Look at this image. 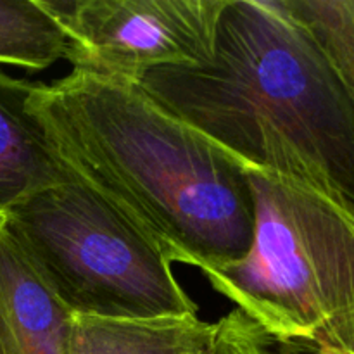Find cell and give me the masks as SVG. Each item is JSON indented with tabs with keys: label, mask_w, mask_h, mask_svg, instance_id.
Instances as JSON below:
<instances>
[{
	"label": "cell",
	"mask_w": 354,
	"mask_h": 354,
	"mask_svg": "<svg viewBox=\"0 0 354 354\" xmlns=\"http://www.w3.org/2000/svg\"><path fill=\"white\" fill-rule=\"evenodd\" d=\"M306 24L354 104V0H286Z\"/></svg>",
	"instance_id": "obj_10"
},
{
	"label": "cell",
	"mask_w": 354,
	"mask_h": 354,
	"mask_svg": "<svg viewBox=\"0 0 354 354\" xmlns=\"http://www.w3.org/2000/svg\"><path fill=\"white\" fill-rule=\"evenodd\" d=\"M64 55V33L40 0H0V64L44 71Z\"/></svg>",
	"instance_id": "obj_9"
},
{
	"label": "cell",
	"mask_w": 354,
	"mask_h": 354,
	"mask_svg": "<svg viewBox=\"0 0 354 354\" xmlns=\"http://www.w3.org/2000/svg\"><path fill=\"white\" fill-rule=\"evenodd\" d=\"M230 0H40L66 37L73 71L138 83L147 73L204 64Z\"/></svg>",
	"instance_id": "obj_5"
},
{
	"label": "cell",
	"mask_w": 354,
	"mask_h": 354,
	"mask_svg": "<svg viewBox=\"0 0 354 354\" xmlns=\"http://www.w3.org/2000/svg\"><path fill=\"white\" fill-rule=\"evenodd\" d=\"M71 318L0 216V354H68Z\"/></svg>",
	"instance_id": "obj_6"
},
{
	"label": "cell",
	"mask_w": 354,
	"mask_h": 354,
	"mask_svg": "<svg viewBox=\"0 0 354 354\" xmlns=\"http://www.w3.org/2000/svg\"><path fill=\"white\" fill-rule=\"evenodd\" d=\"M315 354H342L341 351H337V349H330V348H322V349H317V353Z\"/></svg>",
	"instance_id": "obj_13"
},
{
	"label": "cell",
	"mask_w": 354,
	"mask_h": 354,
	"mask_svg": "<svg viewBox=\"0 0 354 354\" xmlns=\"http://www.w3.org/2000/svg\"><path fill=\"white\" fill-rule=\"evenodd\" d=\"M28 107L66 173L171 265L207 275L249 252L254 204L245 168L138 83L71 71L37 83Z\"/></svg>",
	"instance_id": "obj_1"
},
{
	"label": "cell",
	"mask_w": 354,
	"mask_h": 354,
	"mask_svg": "<svg viewBox=\"0 0 354 354\" xmlns=\"http://www.w3.org/2000/svg\"><path fill=\"white\" fill-rule=\"evenodd\" d=\"M245 171L251 249L204 277L272 342L339 351L354 327V216L297 183Z\"/></svg>",
	"instance_id": "obj_3"
},
{
	"label": "cell",
	"mask_w": 354,
	"mask_h": 354,
	"mask_svg": "<svg viewBox=\"0 0 354 354\" xmlns=\"http://www.w3.org/2000/svg\"><path fill=\"white\" fill-rule=\"evenodd\" d=\"M213 335L214 324L197 315L147 320L73 315L68 354H199Z\"/></svg>",
	"instance_id": "obj_8"
},
{
	"label": "cell",
	"mask_w": 354,
	"mask_h": 354,
	"mask_svg": "<svg viewBox=\"0 0 354 354\" xmlns=\"http://www.w3.org/2000/svg\"><path fill=\"white\" fill-rule=\"evenodd\" d=\"M211 341H213V339H211ZM199 354H214V353H213V346H211V342H209V346H207V348L204 349V351H201Z\"/></svg>",
	"instance_id": "obj_14"
},
{
	"label": "cell",
	"mask_w": 354,
	"mask_h": 354,
	"mask_svg": "<svg viewBox=\"0 0 354 354\" xmlns=\"http://www.w3.org/2000/svg\"><path fill=\"white\" fill-rule=\"evenodd\" d=\"M270 344L261 328L237 308L214 324V354H273Z\"/></svg>",
	"instance_id": "obj_11"
},
{
	"label": "cell",
	"mask_w": 354,
	"mask_h": 354,
	"mask_svg": "<svg viewBox=\"0 0 354 354\" xmlns=\"http://www.w3.org/2000/svg\"><path fill=\"white\" fill-rule=\"evenodd\" d=\"M37 83L0 71V216L71 176L28 107Z\"/></svg>",
	"instance_id": "obj_7"
},
{
	"label": "cell",
	"mask_w": 354,
	"mask_h": 354,
	"mask_svg": "<svg viewBox=\"0 0 354 354\" xmlns=\"http://www.w3.org/2000/svg\"><path fill=\"white\" fill-rule=\"evenodd\" d=\"M10 237L71 315H197L166 256L106 201L69 178L2 216Z\"/></svg>",
	"instance_id": "obj_4"
},
{
	"label": "cell",
	"mask_w": 354,
	"mask_h": 354,
	"mask_svg": "<svg viewBox=\"0 0 354 354\" xmlns=\"http://www.w3.org/2000/svg\"><path fill=\"white\" fill-rule=\"evenodd\" d=\"M138 85L245 169L354 216V104L286 0H230L209 61L154 69Z\"/></svg>",
	"instance_id": "obj_2"
},
{
	"label": "cell",
	"mask_w": 354,
	"mask_h": 354,
	"mask_svg": "<svg viewBox=\"0 0 354 354\" xmlns=\"http://www.w3.org/2000/svg\"><path fill=\"white\" fill-rule=\"evenodd\" d=\"M342 354H354V327L351 328V332L348 334L346 341L342 342L341 349H339Z\"/></svg>",
	"instance_id": "obj_12"
}]
</instances>
